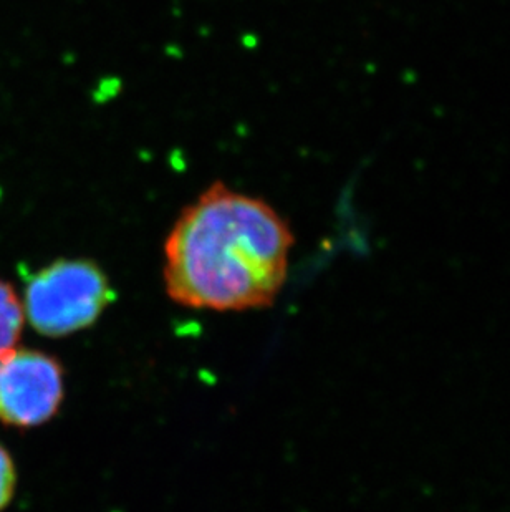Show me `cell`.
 Wrapping results in <instances>:
<instances>
[{"label": "cell", "mask_w": 510, "mask_h": 512, "mask_svg": "<svg viewBox=\"0 0 510 512\" xmlns=\"http://www.w3.org/2000/svg\"><path fill=\"white\" fill-rule=\"evenodd\" d=\"M65 395L62 363L49 353L15 347L0 357V423L29 430L57 415Z\"/></svg>", "instance_id": "3957f363"}, {"label": "cell", "mask_w": 510, "mask_h": 512, "mask_svg": "<svg viewBox=\"0 0 510 512\" xmlns=\"http://www.w3.org/2000/svg\"><path fill=\"white\" fill-rule=\"evenodd\" d=\"M15 488H17V469H15L14 459L9 451L0 445V511H4L12 503Z\"/></svg>", "instance_id": "5b68a950"}, {"label": "cell", "mask_w": 510, "mask_h": 512, "mask_svg": "<svg viewBox=\"0 0 510 512\" xmlns=\"http://www.w3.org/2000/svg\"><path fill=\"white\" fill-rule=\"evenodd\" d=\"M292 246L294 234L272 206L212 184L166 237L164 287L189 309H265L287 281Z\"/></svg>", "instance_id": "6da1fadb"}, {"label": "cell", "mask_w": 510, "mask_h": 512, "mask_svg": "<svg viewBox=\"0 0 510 512\" xmlns=\"http://www.w3.org/2000/svg\"><path fill=\"white\" fill-rule=\"evenodd\" d=\"M24 324L22 299L9 282L0 279V357L17 347Z\"/></svg>", "instance_id": "277c9868"}, {"label": "cell", "mask_w": 510, "mask_h": 512, "mask_svg": "<svg viewBox=\"0 0 510 512\" xmlns=\"http://www.w3.org/2000/svg\"><path fill=\"white\" fill-rule=\"evenodd\" d=\"M115 294L102 267L85 259H62L40 269L25 287V319L52 339L92 327Z\"/></svg>", "instance_id": "7a4b0ae2"}]
</instances>
